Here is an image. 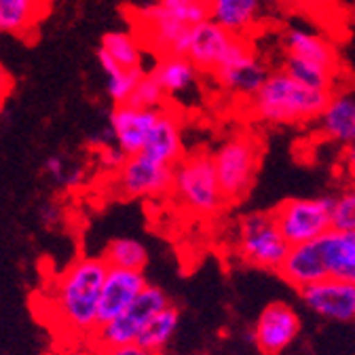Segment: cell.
Returning a JSON list of instances; mask_svg holds the SVG:
<instances>
[{
    "instance_id": "1",
    "label": "cell",
    "mask_w": 355,
    "mask_h": 355,
    "mask_svg": "<svg viewBox=\"0 0 355 355\" xmlns=\"http://www.w3.org/2000/svg\"><path fill=\"white\" fill-rule=\"evenodd\" d=\"M110 266L102 256H80L58 275L51 288L55 322L72 334L87 336L100 328V296Z\"/></svg>"
},
{
    "instance_id": "2",
    "label": "cell",
    "mask_w": 355,
    "mask_h": 355,
    "mask_svg": "<svg viewBox=\"0 0 355 355\" xmlns=\"http://www.w3.org/2000/svg\"><path fill=\"white\" fill-rule=\"evenodd\" d=\"M133 26L144 47L159 58L184 55L191 30L209 19L207 0H157L133 7Z\"/></svg>"
},
{
    "instance_id": "3",
    "label": "cell",
    "mask_w": 355,
    "mask_h": 355,
    "mask_svg": "<svg viewBox=\"0 0 355 355\" xmlns=\"http://www.w3.org/2000/svg\"><path fill=\"white\" fill-rule=\"evenodd\" d=\"M330 92L300 85L284 70H273L260 92L250 100L252 114L269 125H300L318 121Z\"/></svg>"
},
{
    "instance_id": "4",
    "label": "cell",
    "mask_w": 355,
    "mask_h": 355,
    "mask_svg": "<svg viewBox=\"0 0 355 355\" xmlns=\"http://www.w3.org/2000/svg\"><path fill=\"white\" fill-rule=\"evenodd\" d=\"M175 203L197 218H214L227 205L218 184L211 153L197 150L173 167L171 193Z\"/></svg>"
},
{
    "instance_id": "5",
    "label": "cell",
    "mask_w": 355,
    "mask_h": 355,
    "mask_svg": "<svg viewBox=\"0 0 355 355\" xmlns=\"http://www.w3.org/2000/svg\"><path fill=\"white\" fill-rule=\"evenodd\" d=\"M290 252V243L284 239L273 211H250L237 222L235 254L250 266L262 271L279 273Z\"/></svg>"
},
{
    "instance_id": "6",
    "label": "cell",
    "mask_w": 355,
    "mask_h": 355,
    "mask_svg": "<svg viewBox=\"0 0 355 355\" xmlns=\"http://www.w3.org/2000/svg\"><path fill=\"white\" fill-rule=\"evenodd\" d=\"M218 184L227 203L241 201L256 180L260 165V144L252 133H233L211 153Z\"/></svg>"
},
{
    "instance_id": "7",
    "label": "cell",
    "mask_w": 355,
    "mask_h": 355,
    "mask_svg": "<svg viewBox=\"0 0 355 355\" xmlns=\"http://www.w3.org/2000/svg\"><path fill=\"white\" fill-rule=\"evenodd\" d=\"M332 195L320 197H292L282 201L275 209V222L284 235V239L292 245L309 243L324 237L334 229L332 222Z\"/></svg>"
},
{
    "instance_id": "8",
    "label": "cell",
    "mask_w": 355,
    "mask_h": 355,
    "mask_svg": "<svg viewBox=\"0 0 355 355\" xmlns=\"http://www.w3.org/2000/svg\"><path fill=\"white\" fill-rule=\"evenodd\" d=\"M169 296L159 286H146L144 292L133 300L119 318L98 328L94 338L100 347H114V345H131L138 343L144 328L150 324V320L167 309Z\"/></svg>"
},
{
    "instance_id": "9",
    "label": "cell",
    "mask_w": 355,
    "mask_h": 355,
    "mask_svg": "<svg viewBox=\"0 0 355 355\" xmlns=\"http://www.w3.org/2000/svg\"><path fill=\"white\" fill-rule=\"evenodd\" d=\"M271 70L266 62L254 51L250 40L245 36H239L235 49L229 53V58L222 62L216 70V83L231 96L239 98H254L262 85L269 78Z\"/></svg>"
},
{
    "instance_id": "10",
    "label": "cell",
    "mask_w": 355,
    "mask_h": 355,
    "mask_svg": "<svg viewBox=\"0 0 355 355\" xmlns=\"http://www.w3.org/2000/svg\"><path fill=\"white\" fill-rule=\"evenodd\" d=\"M173 169L159 165L142 153L127 157L116 171V193L125 199H159L171 193Z\"/></svg>"
},
{
    "instance_id": "11",
    "label": "cell",
    "mask_w": 355,
    "mask_h": 355,
    "mask_svg": "<svg viewBox=\"0 0 355 355\" xmlns=\"http://www.w3.org/2000/svg\"><path fill=\"white\" fill-rule=\"evenodd\" d=\"M300 328L302 324L296 311L288 302L275 300L260 311L252 330V340L262 355H279L296 343Z\"/></svg>"
},
{
    "instance_id": "12",
    "label": "cell",
    "mask_w": 355,
    "mask_h": 355,
    "mask_svg": "<svg viewBox=\"0 0 355 355\" xmlns=\"http://www.w3.org/2000/svg\"><path fill=\"white\" fill-rule=\"evenodd\" d=\"M302 304L311 313L328 322H355V284L340 279H324L300 290Z\"/></svg>"
},
{
    "instance_id": "13",
    "label": "cell",
    "mask_w": 355,
    "mask_h": 355,
    "mask_svg": "<svg viewBox=\"0 0 355 355\" xmlns=\"http://www.w3.org/2000/svg\"><path fill=\"white\" fill-rule=\"evenodd\" d=\"M239 36L231 34L216 21L207 19L191 30L189 44H187V58L205 72H214L222 62L229 58L235 49Z\"/></svg>"
},
{
    "instance_id": "14",
    "label": "cell",
    "mask_w": 355,
    "mask_h": 355,
    "mask_svg": "<svg viewBox=\"0 0 355 355\" xmlns=\"http://www.w3.org/2000/svg\"><path fill=\"white\" fill-rule=\"evenodd\" d=\"M161 110L136 108L131 104H119L108 114V127L112 129L114 144L127 155L142 153L150 131L159 119Z\"/></svg>"
},
{
    "instance_id": "15",
    "label": "cell",
    "mask_w": 355,
    "mask_h": 355,
    "mask_svg": "<svg viewBox=\"0 0 355 355\" xmlns=\"http://www.w3.org/2000/svg\"><path fill=\"white\" fill-rule=\"evenodd\" d=\"M148 286L144 271L108 269L100 296V326L119 318Z\"/></svg>"
},
{
    "instance_id": "16",
    "label": "cell",
    "mask_w": 355,
    "mask_h": 355,
    "mask_svg": "<svg viewBox=\"0 0 355 355\" xmlns=\"http://www.w3.org/2000/svg\"><path fill=\"white\" fill-rule=\"evenodd\" d=\"M142 155L148 157L150 161L171 167V169L187 157L180 119H178L173 112H169L165 108L159 112V119L142 148Z\"/></svg>"
},
{
    "instance_id": "17",
    "label": "cell",
    "mask_w": 355,
    "mask_h": 355,
    "mask_svg": "<svg viewBox=\"0 0 355 355\" xmlns=\"http://www.w3.org/2000/svg\"><path fill=\"white\" fill-rule=\"evenodd\" d=\"M318 133L324 142L347 148L355 142V96L332 94L318 116Z\"/></svg>"
},
{
    "instance_id": "18",
    "label": "cell",
    "mask_w": 355,
    "mask_h": 355,
    "mask_svg": "<svg viewBox=\"0 0 355 355\" xmlns=\"http://www.w3.org/2000/svg\"><path fill=\"white\" fill-rule=\"evenodd\" d=\"M282 42H284L286 55H294V58H300L306 62L320 64L332 72H338V66H340L338 51L322 34L309 30L304 26H290L284 32Z\"/></svg>"
},
{
    "instance_id": "19",
    "label": "cell",
    "mask_w": 355,
    "mask_h": 355,
    "mask_svg": "<svg viewBox=\"0 0 355 355\" xmlns=\"http://www.w3.org/2000/svg\"><path fill=\"white\" fill-rule=\"evenodd\" d=\"M318 248L330 279L355 284V231L332 229L318 239Z\"/></svg>"
},
{
    "instance_id": "20",
    "label": "cell",
    "mask_w": 355,
    "mask_h": 355,
    "mask_svg": "<svg viewBox=\"0 0 355 355\" xmlns=\"http://www.w3.org/2000/svg\"><path fill=\"white\" fill-rule=\"evenodd\" d=\"M279 275L298 292L318 282L328 279L324 262H322V254L318 248V239L309 243H300V245H292L279 269Z\"/></svg>"
},
{
    "instance_id": "21",
    "label": "cell",
    "mask_w": 355,
    "mask_h": 355,
    "mask_svg": "<svg viewBox=\"0 0 355 355\" xmlns=\"http://www.w3.org/2000/svg\"><path fill=\"white\" fill-rule=\"evenodd\" d=\"M209 19L235 36H245L262 19L264 0H207Z\"/></svg>"
},
{
    "instance_id": "22",
    "label": "cell",
    "mask_w": 355,
    "mask_h": 355,
    "mask_svg": "<svg viewBox=\"0 0 355 355\" xmlns=\"http://www.w3.org/2000/svg\"><path fill=\"white\" fill-rule=\"evenodd\" d=\"M150 72L169 98H184L199 87L201 70L187 55L159 58Z\"/></svg>"
},
{
    "instance_id": "23",
    "label": "cell",
    "mask_w": 355,
    "mask_h": 355,
    "mask_svg": "<svg viewBox=\"0 0 355 355\" xmlns=\"http://www.w3.org/2000/svg\"><path fill=\"white\" fill-rule=\"evenodd\" d=\"M47 13L38 0H0V34L26 36Z\"/></svg>"
},
{
    "instance_id": "24",
    "label": "cell",
    "mask_w": 355,
    "mask_h": 355,
    "mask_svg": "<svg viewBox=\"0 0 355 355\" xmlns=\"http://www.w3.org/2000/svg\"><path fill=\"white\" fill-rule=\"evenodd\" d=\"M100 49L106 51L119 66L127 70H142L144 64V44L136 32L131 30H110L104 34Z\"/></svg>"
},
{
    "instance_id": "25",
    "label": "cell",
    "mask_w": 355,
    "mask_h": 355,
    "mask_svg": "<svg viewBox=\"0 0 355 355\" xmlns=\"http://www.w3.org/2000/svg\"><path fill=\"white\" fill-rule=\"evenodd\" d=\"M98 64L106 76V94L108 98L114 102V106L119 104H127L133 96V89L140 83L144 70H127L123 66H119L106 51L98 49Z\"/></svg>"
},
{
    "instance_id": "26",
    "label": "cell",
    "mask_w": 355,
    "mask_h": 355,
    "mask_svg": "<svg viewBox=\"0 0 355 355\" xmlns=\"http://www.w3.org/2000/svg\"><path fill=\"white\" fill-rule=\"evenodd\" d=\"M102 258L110 269H127V271H144L148 264V250L144 243L131 237H116L112 239Z\"/></svg>"
},
{
    "instance_id": "27",
    "label": "cell",
    "mask_w": 355,
    "mask_h": 355,
    "mask_svg": "<svg viewBox=\"0 0 355 355\" xmlns=\"http://www.w3.org/2000/svg\"><path fill=\"white\" fill-rule=\"evenodd\" d=\"M178 326H180V311H178L173 304H169L167 309H163L161 313H157L150 324L144 328V332L138 338V345L144 347L150 353H161L171 338L178 332Z\"/></svg>"
},
{
    "instance_id": "28",
    "label": "cell",
    "mask_w": 355,
    "mask_h": 355,
    "mask_svg": "<svg viewBox=\"0 0 355 355\" xmlns=\"http://www.w3.org/2000/svg\"><path fill=\"white\" fill-rule=\"evenodd\" d=\"M282 70L286 74H290L294 80H298L300 85H306L311 89H322V92H330L332 94V85H334V76L336 72L313 64V62H306L294 55H284V64Z\"/></svg>"
},
{
    "instance_id": "29",
    "label": "cell",
    "mask_w": 355,
    "mask_h": 355,
    "mask_svg": "<svg viewBox=\"0 0 355 355\" xmlns=\"http://www.w3.org/2000/svg\"><path fill=\"white\" fill-rule=\"evenodd\" d=\"M165 100H167V94L163 92L159 80L153 76V72H144L127 104L136 108H146V110H163Z\"/></svg>"
},
{
    "instance_id": "30",
    "label": "cell",
    "mask_w": 355,
    "mask_h": 355,
    "mask_svg": "<svg viewBox=\"0 0 355 355\" xmlns=\"http://www.w3.org/2000/svg\"><path fill=\"white\" fill-rule=\"evenodd\" d=\"M44 173H47L53 182H58L60 187H66V189H74V187L83 184V180H85L83 167L70 163L62 155H51L47 161H44Z\"/></svg>"
},
{
    "instance_id": "31",
    "label": "cell",
    "mask_w": 355,
    "mask_h": 355,
    "mask_svg": "<svg viewBox=\"0 0 355 355\" xmlns=\"http://www.w3.org/2000/svg\"><path fill=\"white\" fill-rule=\"evenodd\" d=\"M332 197H334V207H332L334 229L355 231V182L347 184Z\"/></svg>"
},
{
    "instance_id": "32",
    "label": "cell",
    "mask_w": 355,
    "mask_h": 355,
    "mask_svg": "<svg viewBox=\"0 0 355 355\" xmlns=\"http://www.w3.org/2000/svg\"><path fill=\"white\" fill-rule=\"evenodd\" d=\"M100 161L104 167L119 171L123 167V163L127 161V155L119 146H106V148H100Z\"/></svg>"
},
{
    "instance_id": "33",
    "label": "cell",
    "mask_w": 355,
    "mask_h": 355,
    "mask_svg": "<svg viewBox=\"0 0 355 355\" xmlns=\"http://www.w3.org/2000/svg\"><path fill=\"white\" fill-rule=\"evenodd\" d=\"M96 355H157L146 351L144 347H140L138 343L131 345H114V347H100V351Z\"/></svg>"
},
{
    "instance_id": "34",
    "label": "cell",
    "mask_w": 355,
    "mask_h": 355,
    "mask_svg": "<svg viewBox=\"0 0 355 355\" xmlns=\"http://www.w3.org/2000/svg\"><path fill=\"white\" fill-rule=\"evenodd\" d=\"M340 165L345 175L351 182H355V142L347 148H343V157H340Z\"/></svg>"
},
{
    "instance_id": "35",
    "label": "cell",
    "mask_w": 355,
    "mask_h": 355,
    "mask_svg": "<svg viewBox=\"0 0 355 355\" xmlns=\"http://www.w3.org/2000/svg\"><path fill=\"white\" fill-rule=\"evenodd\" d=\"M60 218H62V211H60V207L55 203H44L40 207V220L44 222V225L53 227L55 222H60Z\"/></svg>"
},
{
    "instance_id": "36",
    "label": "cell",
    "mask_w": 355,
    "mask_h": 355,
    "mask_svg": "<svg viewBox=\"0 0 355 355\" xmlns=\"http://www.w3.org/2000/svg\"><path fill=\"white\" fill-rule=\"evenodd\" d=\"M131 3H133V7H146V5L157 3V0H131Z\"/></svg>"
},
{
    "instance_id": "37",
    "label": "cell",
    "mask_w": 355,
    "mask_h": 355,
    "mask_svg": "<svg viewBox=\"0 0 355 355\" xmlns=\"http://www.w3.org/2000/svg\"><path fill=\"white\" fill-rule=\"evenodd\" d=\"M38 3H40V5H42L44 9H47V11H49V7H51V0H38Z\"/></svg>"
},
{
    "instance_id": "38",
    "label": "cell",
    "mask_w": 355,
    "mask_h": 355,
    "mask_svg": "<svg viewBox=\"0 0 355 355\" xmlns=\"http://www.w3.org/2000/svg\"><path fill=\"white\" fill-rule=\"evenodd\" d=\"M5 100H7V96H3V94H0V108H3V104H5Z\"/></svg>"
}]
</instances>
